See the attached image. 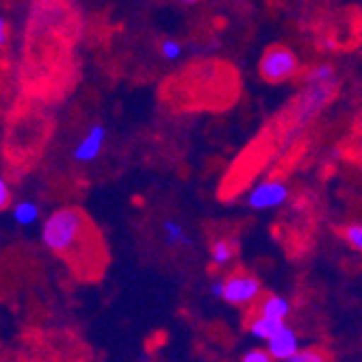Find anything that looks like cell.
<instances>
[{
	"label": "cell",
	"instance_id": "obj_1",
	"mask_svg": "<svg viewBox=\"0 0 362 362\" xmlns=\"http://www.w3.org/2000/svg\"><path fill=\"white\" fill-rule=\"evenodd\" d=\"M91 226L87 223V217L78 209H59L54 211L44 228H42V239L48 250L59 254L61 258L76 260L81 256H89L87 245L91 241Z\"/></svg>",
	"mask_w": 362,
	"mask_h": 362
},
{
	"label": "cell",
	"instance_id": "obj_2",
	"mask_svg": "<svg viewBox=\"0 0 362 362\" xmlns=\"http://www.w3.org/2000/svg\"><path fill=\"white\" fill-rule=\"evenodd\" d=\"M298 57L284 46L269 48L260 59V76L267 83H284L298 72Z\"/></svg>",
	"mask_w": 362,
	"mask_h": 362
},
{
	"label": "cell",
	"instance_id": "obj_3",
	"mask_svg": "<svg viewBox=\"0 0 362 362\" xmlns=\"http://www.w3.org/2000/svg\"><path fill=\"white\" fill-rule=\"evenodd\" d=\"M260 298V282L245 274V272H235L226 278V293L223 300L233 306H252Z\"/></svg>",
	"mask_w": 362,
	"mask_h": 362
},
{
	"label": "cell",
	"instance_id": "obj_4",
	"mask_svg": "<svg viewBox=\"0 0 362 362\" xmlns=\"http://www.w3.org/2000/svg\"><path fill=\"white\" fill-rule=\"evenodd\" d=\"M334 93V83H325V85H308V89L298 98L295 103V122L298 126H304L310 122L323 107L330 100Z\"/></svg>",
	"mask_w": 362,
	"mask_h": 362
},
{
	"label": "cell",
	"instance_id": "obj_5",
	"mask_svg": "<svg viewBox=\"0 0 362 362\" xmlns=\"http://www.w3.org/2000/svg\"><path fill=\"white\" fill-rule=\"evenodd\" d=\"M286 197H288V187L282 180H262L250 191L247 204L254 211H267V209L282 206L286 202Z\"/></svg>",
	"mask_w": 362,
	"mask_h": 362
},
{
	"label": "cell",
	"instance_id": "obj_6",
	"mask_svg": "<svg viewBox=\"0 0 362 362\" xmlns=\"http://www.w3.org/2000/svg\"><path fill=\"white\" fill-rule=\"evenodd\" d=\"M105 139H107V130L103 124H91L89 130L85 133V137L78 141V146L74 148L72 156L78 163H91L98 158V154L105 148Z\"/></svg>",
	"mask_w": 362,
	"mask_h": 362
},
{
	"label": "cell",
	"instance_id": "obj_7",
	"mask_svg": "<svg viewBox=\"0 0 362 362\" xmlns=\"http://www.w3.org/2000/svg\"><path fill=\"white\" fill-rule=\"evenodd\" d=\"M267 349L276 360H288L291 356H295L300 351V339L295 334L293 327H288L286 323L280 327V330L267 341Z\"/></svg>",
	"mask_w": 362,
	"mask_h": 362
},
{
	"label": "cell",
	"instance_id": "obj_8",
	"mask_svg": "<svg viewBox=\"0 0 362 362\" xmlns=\"http://www.w3.org/2000/svg\"><path fill=\"white\" fill-rule=\"evenodd\" d=\"M284 325L282 319H274V317H267V315H258L254 313V317L250 319L247 323V330L256 337V339H262V341H269L280 327Z\"/></svg>",
	"mask_w": 362,
	"mask_h": 362
},
{
	"label": "cell",
	"instance_id": "obj_9",
	"mask_svg": "<svg viewBox=\"0 0 362 362\" xmlns=\"http://www.w3.org/2000/svg\"><path fill=\"white\" fill-rule=\"evenodd\" d=\"M258 315H267V317H274V319H286L288 313H291V304L280 298V295H265V300H260L256 304V310Z\"/></svg>",
	"mask_w": 362,
	"mask_h": 362
},
{
	"label": "cell",
	"instance_id": "obj_10",
	"mask_svg": "<svg viewBox=\"0 0 362 362\" xmlns=\"http://www.w3.org/2000/svg\"><path fill=\"white\" fill-rule=\"evenodd\" d=\"M237 254V243L230 239H217L211 247V258L217 267H226Z\"/></svg>",
	"mask_w": 362,
	"mask_h": 362
},
{
	"label": "cell",
	"instance_id": "obj_11",
	"mask_svg": "<svg viewBox=\"0 0 362 362\" xmlns=\"http://www.w3.org/2000/svg\"><path fill=\"white\" fill-rule=\"evenodd\" d=\"M304 81L308 85H325V83H334L337 85V72L332 65L327 63H319L315 68H310V72L304 76Z\"/></svg>",
	"mask_w": 362,
	"mask_h": 362
},
{
	"label": "cell",
	"instance_id": "obj_12",
	"mask_svg": "<svg viewBox=\"0 0 362 362\" xmlns=\"http://www.w3.org/2000/svg\"><path fill=\"white\" fill-rule=\"evenodd\" d=\"M40 217V206L30 200H22L13 206V219L20 223V226H30L35 223Z\"/></svg>",
	"mask_w": 362,
	"mask_h": 362
},
{
	"label": "cell",
	"instance_id": "obj_13",
	"mask_svg": "<svg viewBox=\"0 0 362 362\" xmlns=\"http://www.w3.org/2000/svg\"><path fill=\"white\" fill-rule=\"evenodd\" d=\"M163 235H165V241L170 245H180V243H189V237L185 233V228L174 221V219H168L165 223H163Z\"/></svg>",
	"mask_w": 362,
	"mask_h": 362
},
{
	"label": "cell",
	"instance_id": "obj_14",
	"mask_svg": "<svg viewBox=\"0 0 362 362\" xmlns=\"http://www.w3.org/2000/svg\"><path fill=\"white\" fill-rule=\"evenodd\" d=\"M286 362H330L325 351L317 349V347H310V349H300L295 356H291Z\"/></svg>",
	"mask_w": 362,
	"mask_h": 362
},
{
	"label": "cell",
	"instance_id": "obj_15",
	"mask_svg": "<svg viewBox=\"0 0 362 362\" xmlns=\"http://www.w3.org/2000/svg\"><path fill=\"white\" fill-rule=\"evenodd\" d=\"M343 237H345V241L354 250L362 252V223H349V226H345L343 228Z\"/></svg>",
	"mask_w": 362,
	"mask_h": 362
},
{
	"label": "cell",
	"instance_id": "obj_16",
	"mask_svg": "<svg viewBox=\"0 0 362 362\" xmlns=\"http://www.w3.org/2000/svg\"><path fill=\"white\" fill-rule=\"evenodd\" d=\"M160 54L165 57L168 61H174L182 54V44L176 42V40H165L160 44Z\"/></svg>",
	"mask_w": 362,
	"mask_h": 362
},
{
	"label": "cell",
	"instance_id": "obj_17",
	"mask_svg": "<svg viewBox=\"0 0 362 362\" xmlns=\"http://www.w3.org/2000/svg\"><path fill=\"white\" fill-rule=\"evenodd\" d=\"M276 358L269 354V349H252L243 356L241 362H274Z\"/></svg>",
	"mask_w": 362,
	"mask_h": 362
},
{
	"label": "cell",
	"instance_id": "obj_18",
	"mask_svg": "<svg viewBox=\"0 0 362 362\" xmlns=\"http://www.w3.org/2000/svg\"><path fill=\"white\" fill-rule=\"evenodd\" d=\"M9 197H11V191H9L7 180L3 178V180H0V209H7L9 206Z\"/></svg>",
	"mask_w": 362,
	"mask_h": 362
},
{
	"label": "cell",
	"instance_id": "obj_19",
	"mask_svg": "<svg viewBox=\"0 0 362 362\" xmlns=\"http://www.w3.org/2000/svg\"><path fill=\"white\" fill-rule=\"evenodd\" d=\"M223 293H226V278L223 280H215L211 284V295H213V298H223Z\"/></svg>",
	"mask_w": 362,
	"mask_h": 362
},
{
	"label": "cell",
	"instance_id": "obj_20",
	"mask_svg": "<svg viewBox=\"0 0 362 362\" xmlns=\"http://www.w3.org/2000/svg\"><path fill=\"white\" fill-rule=\"evenodd\" d=\"M0 44H7V20L3 18V20H0Z\"/></svg>",
	"mask_w": 362,
	"mask_h": 362
},
{
	"label": "cell",
	"instance_id": "obj_21",
	"mask_svg": "<svg viewBox=\"0 0 362 362\" xmlns=\"http://www.w3.org/2000/svg\"><path fill=\"white\" fill-rule=\"evenodd\" d=\"M182 3H187V5H193V3H197V0H182Z\"/></svg>",
	"mask_w": 362,
	"mask_h": 362
}]
</instances>
